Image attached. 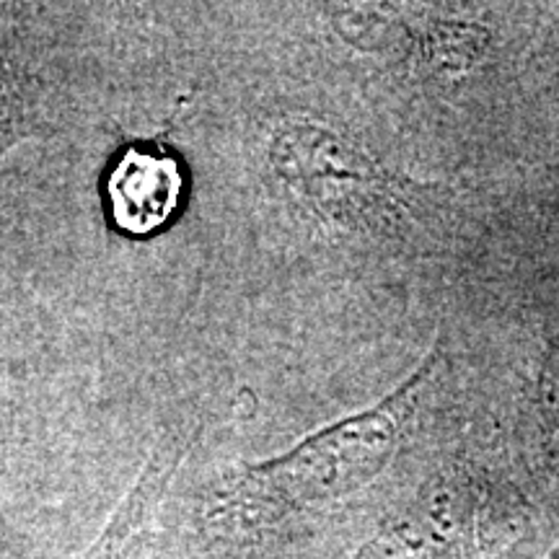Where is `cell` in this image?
Listing matches in <instances>:
<instances>
[{
  "label": "cell",
  "mask_w": 559,
  "mask_h": 559,
  "mask_svg": "<svg viewBox=\"0 0 559 559\" xmlns=\"http://www.w3.org/2000/svg\"><path fill=\"white\" fill-rule=\"evenodd\" d=\"M438 362V349H432L376 407L311 432L290 451L243 464L215 495L213 521L230 531L275 526L298 510L345 498L366 485L394 456Z\"/></svg>",
  "instance_id": "1"
},
{
  "label": "cell",
  "mask_w": 559,
  "mask_h": 559,
  "mask_svg": "<svg viewBox=\"0 0 559 559\" xmlns=\"http://www.w3.org/2000/svg\"><path fill=\"white\" fill-rule=\"evenodd\" d=\"M267 166L296 205L332 226L389 228L415 205V185L313 120L277 122L267 138Z\"/></svg>",
  "instance_id": "2"
},
{
  "label": "cell",
  "mask_w": 559,
  "mask_h": 559,
  "mask_svg": "<svg viewBox=\"0 0 559 559\" xmlns=\"http://www.w3.org/2000/svg\"><path fill=\"white\" fill-rule=\"evenodd\" d=\"M185 198V174L169 153L132 145L111 166L107 205L117 228L132 236H151L166 228Z\"/></svg>",
  "instance_id": "3"
},
{
  "label": "cell",
  "mask_w": 559,
  "mask_h": 559,
  "mask_svg": "<svg viewBox=\"0 0 559 559\" xmlns=\"http://www.w3.org/2000/svg\"><path fill=\"white\" fill-rule=\"evenodd\" d=\"M181 456H185V445L179 440H171V443L160 445V449L151 453L135 485L120 500L107 526L102 528V534L96 536L81 559H130L132 544L138 542L140 531L148 523L151 508L164 495Z\"/></svg>",
  "instance_id": "4"
},
{
  "label": "cell",
  "mask_w": 559,
  "mask_h": 559,
  "mask_svg": "<svg viewBox=\"0 0 559 559\" xmlns=\"http://www.w3.org/2000/svg\"><path fill=\"white\" fill-rule=\"evenodd\" d=\"M542 409L549 428L559 436V337L551 345L542 373Z\"/></svg>",
  "instance_id": "5"
},
{
  "label": "cell",
  "mask_w": 559,
  "mask_h": 559,
  "mask_svg": "<svg viewBox=\"0 0 559 559\" xmlns=\"http://www.w3.org/2000/svg\"><path fill=\"white\" fill-rule=\"evenodd\" d=\"M9 109H11L9 88H5V79L0 75V132L5 130V122H9Z\"/></svg>",
  "instance_id": "6"
}]
</instances>
